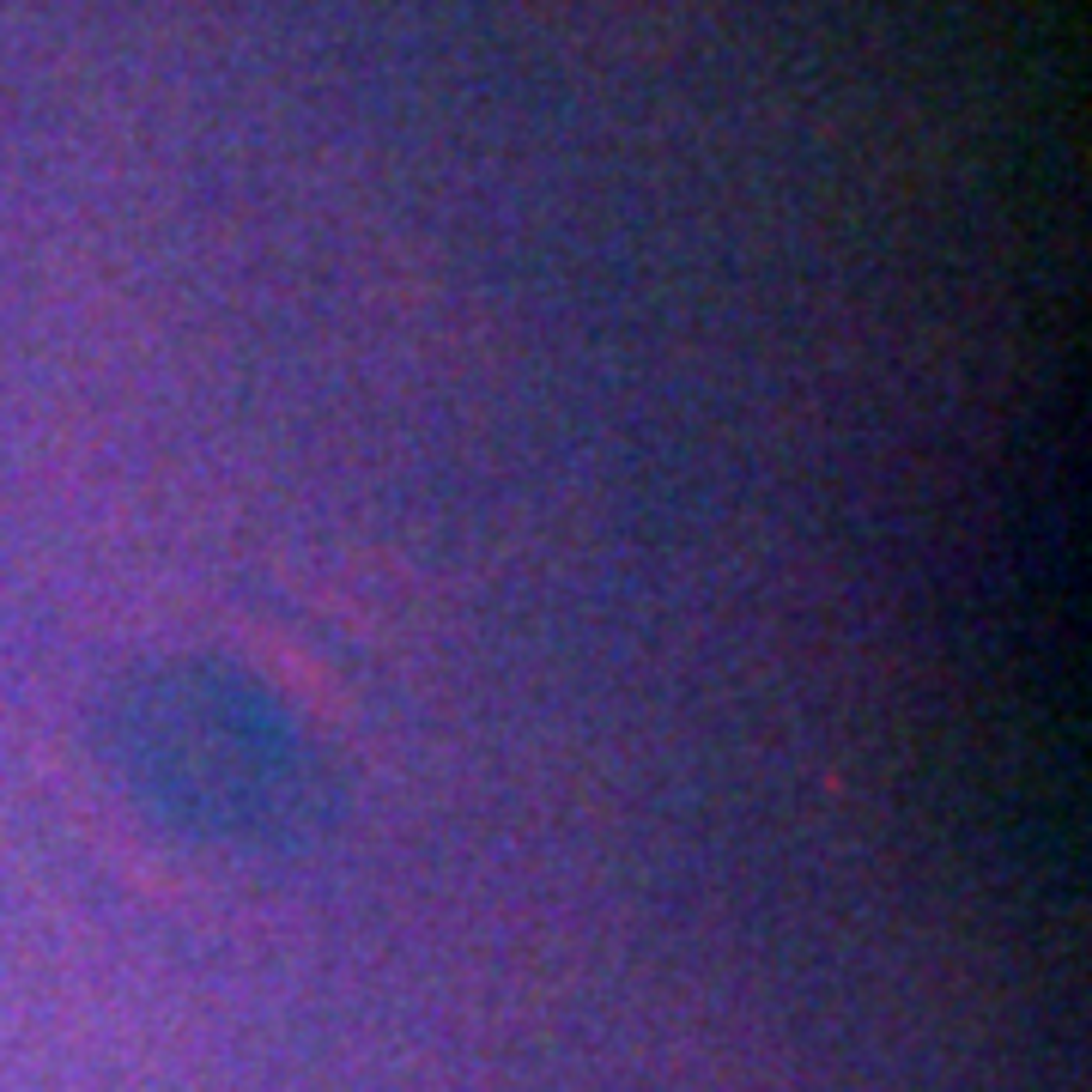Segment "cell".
I'll use <instances>...</instances> for the list:
<instances>
[{"label": "cell", "instance_id": "1", "mask_svg": "<svg viewBox=\"0 0 1092 1092\" xmlns=\"http://www.w3.org/2000/svg\"><path fill=\"white\" fill-rule=\"evenodd\" d=\"M122 747L140 795L207 838H285L316 795L285 711L207 661L140 680Z\"/></svg>", "mask_w": 1092, "mask_h": 1092}]
</instances>
